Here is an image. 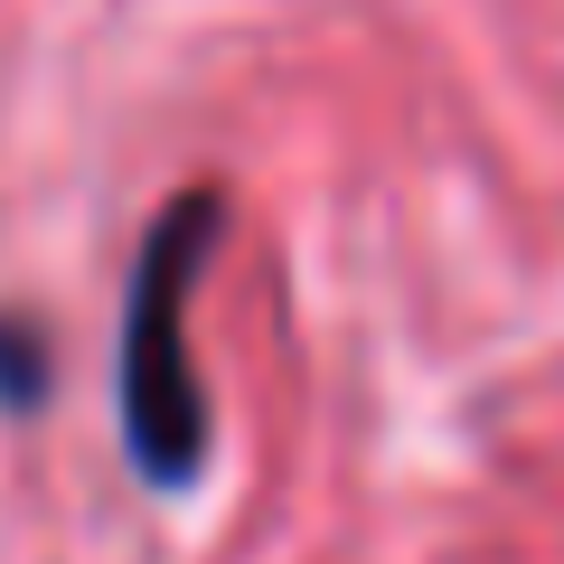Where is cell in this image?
<instances>
[{"label":"cell","instance_id":"6da1fadb","mask_svg":"<svg viewBox=\"0 0 564 564\" xmlns=\"http://www.w3.org/2000/svg\"><path fill=\"white\" fill-rule=\"evenodd\" d=\"M226 236V198L217 188H180L161 217L141 226L132 254V292H122V358H113V395H122V452L151 489H188L217 443L188 367V282L207 273Z\"/></svg>","mask_w":564,"mask_h":564},{"label":"cell","instance_id":"7a4b0ae2","mask_svg":"<svg viewBox=\"0 0 564 564\" xmlns=\"http://www.w3.org/2000/svg\"><path fill=\"white\" fill-rule=\"evenodd\" d=\"M47 377H57V367H47V339H39L29 321H10V311H0V404H10V414L47 404Z\"/></svg>","mask_w":564,"mask_h":564}]
</instances>
